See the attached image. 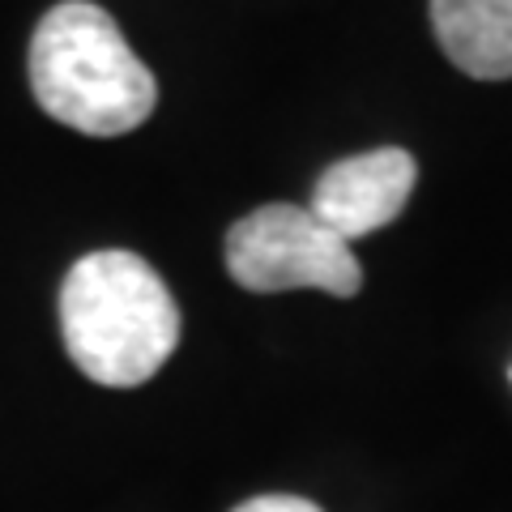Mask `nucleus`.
I'll use <instances>...</instances> for the list:
<instances>
[{
	"label": "nucleus",
	"mask_w": 512,
	"mask_h": 512,
	"mask_svg": "<svg viewBox=\"0 0 512 512\" xmlns=\"http://www.w3.org/2000/svg\"><path fill=\"white\" fill-rule=\"evenodd\" d=\"M414 180H419V167H414V158L406 150L397 146L367 150L355 158H342V163H333L320 175L308 210L350 244L359 235L389 227L406 210Z\"/></svg>",
	"instance_id": "20e7f679"
},
{
	"label": "nucleus",
	"mask_w": 512,
	"mask_h": 512,
	"mask_svg": "<svg viewBox=\"0 0 512 512\" xmlns=\"http://www.w3.org/2000/svg\"><path fill=\"white\" fill-rule=\"evenodd\" d=\"M444 56L478 82L512 77V0H431Z\"/></svg>",
	"instance_id": "39448f33"
},
{
	"label": "nucleus",
	"mask_w": 512,
	"mask_h": 512,
	"mask_svg": "<svg viewBox=\"0 0 512 512\" xmlns=\"http://www.w3.org/2000/svg\"><path fill=\"white\" fill-rule=\"evenodd\" d=\"M231 512H320V508L303 500V495H256V500H244Z\"/></svg>",
	"instance_id": "423d86ee"
},
{
	"label": "nucleus",
	"mask_w": 512,
	"mask_h": 512,
	"mask_svg": "<svg viewBox=\"0 0 512 512\" xmlns=\"http://www.w3.org/2000/svg\"><path fill=\"white\" fill-rule=\"evenodd\" d=\"M30 90L47 116L86 137L133 133L158 103L154 73L116 18L90 0H64L43 13L30 39Z\"/></svg>",
	"instance_id": "f03ea898"
},
{
	"label": "nucleus",
	"mask_w": 512,
	"mask_h": 512,
	"mask_svg": "<svg viewBox=\"0 0 512 512\" xmlns=\"http://www.w3.org/2000/svg\"><path fill=\"white\" fill-rule=\"evenodd\" d=\"M231 278L256 295L312 291L350 299L363 286V269L342 235H333L308 205H261L227 231Z\"/></svg>",
	"instance_id": "7ed1b4c3"
},
{
	"label": "nucleus",
	"mask_w": 512,
	"mask_h": 512,
	"mask_svg": "<svg viewBox=\"0 0 512 512\" xmlns=\"http://www.w3.org/2000/svg\"><path fill=\"white\" fill-rule=\"evenodd\" d=\"M69 359L94 384L137 389L180 346V308L163 274L137 252H90L60 286Z\"/></svg>",
	"instance_id": "f257e3e1"
}]
</instances>
